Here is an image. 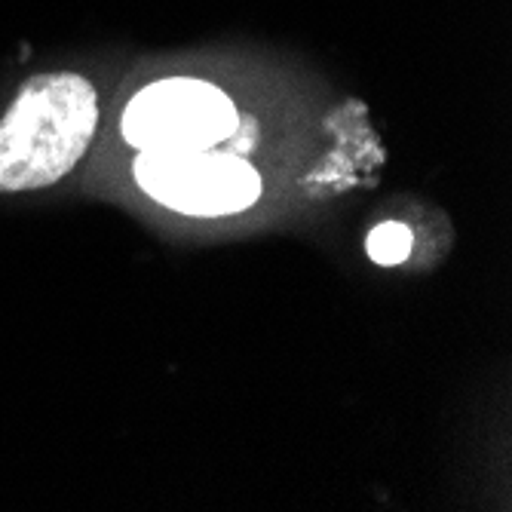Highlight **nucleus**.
Here are the masks:
<instances>
[{
	"label": "nucleus",
	"mask_w": 512,
	"mask_h": 512,
	"mask_svg": "<svg viewBox=\"0 0 512 512\" xmlns=\"http://www.w3.org/2000/svg\"><path fill=\"white\" fill-rule=\"evenodd\" d=\"M99 126L92 83L74 71L34 74L0 120V191H37L65 178Z\"/></svg>",
	"instance_id": "obj_1"
},
{
	"label": "nucleus",
	"mask_w": 512,
	"mask_h": 512,
	"mask_svg": "<svg viewBox=\"0 0 512 512\" xmlns=\"http://www.w3.org/2000/svg\"><path fill=\"white\" fill-rule=\"evenodd\" d=\"M240 114L224 89L169 77L135 92L123 111V138L138 151H206L237 129Z\"/></svg>",
	"instance_id": "obj_2"
},
{
	"label": "nucleus",
	"mask_w": 512,
	"mask_h": 512,
	"mask_svg": "<svg viewBox=\"0 0 512 512\" xmlns=\"http://www.w3.org/2000/svg\"><path fill=\"white\" fill-rule=\"evenodd\" d=\"M132 172L148 197L184 215H237L261 197V178L249 157L221 148L142 151Z\"/></svg>",
	"instance_id": "obj_3"
},
{
	"label": "nucleus",
	"mask_w": 512,
	"mask_h": 512,
	"mask_svg": "<svg viewBox=\"0 0 512 512\" xmlns=\"http://www.w3.org/2000/svg\"><path fill=\"white\" fill-rule=\"evenodd\" d=\"M368 255L375 264L381 267H393V264H402L411 252V230L405 224H396V221H384L378 224L375 230L368 234V243H365Z\"/></svg>",
	"instance_id": "obj_4"
},
{
	"label": "nucleus",
	"mask_w": 512,
	"mask_h": 512,
	"mask_svg": "<svg viewBox=\"0 0 512 512\" xmlns=\"http://www.w3.org/2000/svg\"><path fill=\"white\" fill-rule=\"evenodd\" d=\"M255 138H258V123L252 117H240L237 129L230 132L224 142L215 145V148H221L227 154H237V157H249V151L255 148Z\"/></svg>",
	"instance_id": "obj_5"
}]
</instances>
